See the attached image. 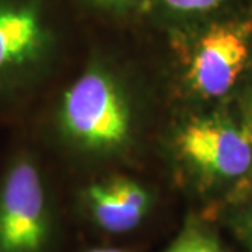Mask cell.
Returning <instances> with one entry per match:
<instances>
[{
	"mask_svg": "<svg viewBox=\"0 0 252 252\" xmlns=\"http://www.w3.org/2000/svg\"><path fill=\"white\" fill-rule=\"evenodd\" d=\"M64 133L93 153H111L129 143L133 114L121 83L105 69L91 67L64 91L59 108Z\"/></svg>",
	"mask_w": 252,
	"mask_h": 252,
	"instance_id": "obj_1",
	"label": "cell"
},
{
	"mask_svg": "<svg viewBox=\"0 0 252 252\" xmlns=\"http://www.w3.org/2000/svg\"><path fill=\"white\" fill-rule=\"evenodd\" d=\"M52 234L42 165L31 147L18 146L0 172V252H48Z\"/></svg>",
	"mask_w": 252,
	"mask_h": 252,
	"instance_id": "obj_2",
	"label": "cell"
},
{
	"mask_svg": "<svg viewBox=\"0 0 252 252\" xmlns=\"http://www.w3.org/2000/svg\"><path fill=\"white\" fill-rule=\"evenodd\" d=\"M52 46L39 0H0V117L18 112L31 97Z\"/></svg>",
	"mask_w": 252,
	"mask_h": 252,
	"instance_id": "obj_3",
	"label": "cell"
},
{
	"mask_svg": "<svg viewBox=\"0 0 252 252\" xmlns=\"http://www.w3.org/2000/svg\"><path fill=\"white\" fill-rule=\"evenodd\" d=\"M177 149L207 185L240 184L252 174V143L243 124L225 115L196 117L182 126Z\"/></svg>",
	"mask_w": 252,
	"mask_h": 252,
	"instance_id": "obj_4",
	"label": "cell"
},
{
	"mask_svg": "<svg viewBox=\"0 0 252 252\" xmlns=\"http://www.w3.org/2000/svg\"><path fill=\"white\" fill-rule=\"evenodd\" d=\"M252 58V21L231 20L203 31L187 58L185 80L203 99L225 97L241 80Z\"/></svg>",
	"mask_w": 252,
	"mask_h": 252,
	"instance_id": "obj_5",
	"label": "cell"
},
{
	"mask_svg": "<svg viewBox=\"0 0 252 252\" xmlns=\"http://www.w3.org/2000/svg\"><path fill=\"white\" fill-rule=\"evenodd\" d=\"M84 202L93 221L111 234L133 231L152 207L150 193L140 184L127 178L93 184L86 190Z\"/></svg>",
	"mask_w": 252,
	"mask_h": 252,
	"instance_id": "obj_6",
	"label": "cell"
},
{
	"mask_svg": "<svg viewBox=\"0 0 252 252\" xmlns=\"http://www.w3.org/2000/svg\"><path fill=\"white\" fill-rule=\"evenodd\" d=\"M164 252H228L217 234L196 219L189 220Z\"/></svg>",
	"mask_w": 252,
	"mask_h": 252,
	"instance_id": "obj_7",
	"label": "cell"
},
{
	"mask_svg": "<svg viewBox=\"0 0 252 252\" xmlns=\"http://www.w3.org/2000/svg\"><path fill=\"white\" fill-rule=\"evenodd\" d=\"M227 223L244 250L252 252V195L235 200L228 212Z\"/></svg>",
	"mask_w": 252,
	"mask_h": 252,
	"instance_id": "obj_8",
	"label": "cell"
},
{
	"mask_svg": "<svg viewBox=\"0 0 252 252\" xmlns=\"http://www.w3.org/2000/svg\"><path fill=\"white\" fill-rule=\"evenodd\" d=\"M164 7L174 14L195 16L217 9L224 0H161Z\"/></svg>",
	"mask_w": 252,
	"mask_h": 252,
	"instance_id": "obj_9",
	"label": "cell"
},
{
	"mask_svg": "<svg viewBox=\"0 0 252 252\" xmlns=\"http://www.w3.org/2000/svg\"><path fill=\"white\" fill-rule=\"evenodd\" d=\"M241 124H243L244 129H245V132H247V135H248L252 143V90L248 93L247 98L244 101Z\"/></svg>",
	"mask_w": 252,
	"mask_h": 252,
	"instance_id": "obj_10",
	"label": "cell"
},
{
	"mask_svg": "<svg viewBox=\"0 0 252 252\" xmlns=\"http://www.w3.org/2000/svg\"><path fill=\"white\" fill-rule=\"evenodd\" d=\"M87 252H127L125 250H121V248H109V247H104V248H93L89 250Z\"/></svg>",
	"mask_w": 252,
	"mask_h": 252,
	"instance_id": "obj_11",
	"label": "cell"
},
{
	"mask_svg": "<svg viewBox=\"0 0 252 252\" xmlns=\"http://www.w3.org/2000/svg\"><path fill=\"white\" fill-rule=\"evenodd\" d=\"M99 1H104L108 4H124V3H127L129 0H99Z\"/></svg>",
	"mask_w": 252,
	"mask_h": 252,
	"instance_id": "obj_12",
	"label": "cell"
}]
</instances>
